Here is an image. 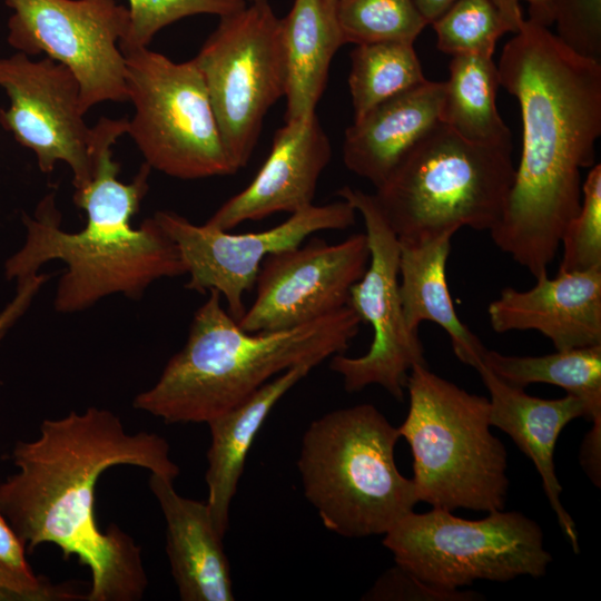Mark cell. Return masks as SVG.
<instances>
[{
  "label": "cell",
  "mask_w": 601,
  "mask_h": 601,
  "mask_svg": "<svg viewBox=\"0 0 601 601\" xmlns=\"http://www.w3.org/2000/svg\"><path fill=\"white\" fill-rule=\"evenodd\" d=\"M17 471L0 482V512L27 552L58 546L87 566L88 601L140 600L148 587L141 549L115 524L104 532L95 514L99 477L116 465H132L175 480L169 444L149 432L128 433L115 413L91 406L43 420L31 441L11 452Z\"/></svg>",
  "instance_id": "obj_1"
},
{
  "label": "cell",
  "mask_w": 601,
  "mask_h": 601,
  "mask_svg": "<svg viewBox=\"0 0 601 601\" xmlns=\"http://www.w3.org/2000/svg\"><path fill=\"white\" fill-rule=\"evenodd\" d=\"M346 43L414 42L427 22L412 0H337Z\"/></svg>",
  "instance_id": "obj_27"
},
{
  "label": "cell",
  "mask_w": 601,
  "mask_h": 601,
  "mask_svg": "<svg viewBox=\"0 0 601 601\" xmlns=\"http://www.w3.org/2000/svg\"><path fill=\"white\" fill-rule=\"evenodd\" d=\"M0 601H18V599L0 583Z\"/></svg>",
  "instance_id": "obj_38"
},
{
  "label": "cell",
  "mask_w": 601,
  "mask_h": 601,
  "mask_svg": "<svg viewBox=\"0 0 601 601\" xmlns=\"http://www.w3.org/2000/svg\"><path fill=\"white\" fill-rule=\"evenodd\" d=\"M336 195L348 201L364 220L370 260L362 278L351 287L347 305L362 322L372 326L373 341L362 356L334 355L329 367L341 375L348 393L380 385L403 402L411 368L427 363L418 333L407 327L403 314L398 285L400 240L373 194L344 186Z\"/></svg>",
  "instance_id": "obj_11"
},
{
  "label": "cell",
  "mask_w": 601,
  "mask_h": 601,
  "mask_svg": "<svg viewBox=\"0 0 601 601\" xmlns=\"http://www.w3.org/2000/svg\"><path fill=\"white\" fill-rule=\"evenodd\" d=\"M506 22L510 32L516 33L525 20L520 7L521 1L529 4V19L550 27L554 23L552 0H491Z\"/></svg>",
  "instance_id": "obj_34"
},
{
  "label": "cell",
  "mask_w": 601,
  "mask_h": 601,
  "mask_svg": "<svg viewBox=\"0 0 601 601\" xmlns=\"http://www.w3.org/2000/svg\"><path fill=\"white\" fill-rule=\"evenodd\" d=\"M500 86L515 97L522 149L496 247L534 278L548 274L582 200L581 171L595 162L601 135V61L578 55L525 19L502 50Z\"/></svg>",
  "instance_id": "obj_2"
},
{
  "label": "cell",
  "mask_w": 601,
  "mask_h": 601,
  "mask_svg": "<svg viewBox=\"0 0 601 601\" xmlns=\"http://www.w3.org/2000/svg\"><path fill=\"white\" fill-rule=\"evenodd\" d=\"M452 235L425 240L400 242L398 285L407 327L418 333L423 322H432L449 335L455 356L476 368L486 349L481 339L460 319L446 280V262Z\"/></svg>",
  "instance_id": "obj_23"
},
{
  "label": "cell",
  "mask_w": 601,
  "mask_h": 601,
  "mask_svg": "<svg viewBox=\"0 0 601 601\" xmlns=\"http://www.w3.org/2000/svg\"><path fill=\"white\" fill-rule=\"evenodd\" d=\"M421 16L428 23H433L442 16L455 0H412Z\"/></svg>",
  "instance_id": "obj_37"
},
{
  "label": "cell",
  "mask_w": 601,
  "mask_h": 601,
  "mask_svg": "<svg viewBox=\"0 0 601 601\" xmlns=\"http://www.w3.org/2000/svg\"><path fill=\"white\" fill-rule=\"evenodd\" d=\"M535 280L526 290L505 287L489 304L496 333L538 331L556 351L601 344V267Z\"/></svg>",
  "instance_id": "obj_17"
},
{
  "label": "cell",
  "mask_w": 601,
  "mask_h": 601,
  "mask_svg": "<svg viewBox=\"0 0 601 601\" xmlns=\"http://www.w3.org/2000/svg\"><path fill=\"white\" fill-rule=\"evenodd\" d=\"M383 545L395 564L445 589L541 578L552 562L539 523L516 511H493L481 520L437 508L412 511L384 534Z\"/></svg>",
  "instance_id": "obj_8"
},
{
  "label": "cell",
  "mask_w": 601,
  "mask_h": 601,
  "mask_svg": "<svg viewBox=\"0 0 601 601\" xmlns=\"http://www.w3.org/2000/svg\"><path fill=\"white\" fill-rule=\"evenodd\" d=\"M556 37L571 50L601 61V0H552Z\"/></svg>",
  "instance_id": "obj_32"
},
{
  "label": "cell",
  "mask_w": 601,
  "mask_h": 601,
  "mask_svg": "<svg viewBox=\"0 0 601 601\" xmlns=\"http://www.w3.org/2000/svg\"><path fill=\"white\" fill-rule=\"evenodd\" d=\"M127 129L128 120L106 117L93 127V176L73 194L75 205L86 211L85 227L63 230L55 195L49 194L32 217L23 215L24 242L4 263L6 278L19 282L47 262H63L66 272L53 297L59 313L86 311L114 294L139 298L154 282L187 274L176 243L154 216L138 228L131 226L151 168L145 162L129 184L117 179L120 165L111 149Z\"/></svg>",
  "instance_id": "obj_3"
},
{
  "label": "cell",
  "mask_w": 601,
  "mask_h": 601,
  "mask_svg": "<svg viewBox=\"0 0 601 601\" xmlns=\"http://www.w3.org/2000/svg\"><path fill=\"white\" fill-rule=\"evenodd\" d=\"M398 428L372 404L334 410L303 434L297 469L304 495L329 531L385 534L418 502L397 469Z\"/></svg>",
  "instance_id": "obj_5"
},
{
  "label": "cell",
  "mask_w": 601,
  "mask_h": 601,
  "mask_svg": "<svg viewBox=\"0 0 601 601\" xmlns=\"http://www.w3.org/2000/svg\"><path fill=\"white\" fill-rule=\"evenodd\" d=\"M426 80L412 42L356 45L351 52L348 76L354 120Z\"/></svg>",
  "instance_id": "obj_26"
},
{
  "label": "cell",
  "mask_w": 601,
  "mask_h": 601,
  "mask_svg": "<svg viewBox=\"0 0 601 601\" xmlns=\"http://www.w3.org/2000/svg\"><path fill=\"white\" fill-rule=\"evenodd\" d=\"M368 260L367 236L362 233L338 244L315 238L267 255L255 280V299L237 321L239 328L285 331L342 309Z\"/></svg>",
  "instance_id": "obj_15"
},
{
  "label": "cell",
  "mask_w": 601,
  "mask_h": 601,
  "mask_svg": "<svg viewBox=\"0 0 601 601\" xmlns=\"http://www.w3.org/2000/svg\"><path fill=\"white\" fill-rule=\"evenodd\" d=\"M332 147L316 114L285 121L273 137L270 152L253 181L226 200L205 225L229 230L246 220L277 213L294 214L313 205Z\"/></svg>",
  "instance_id": "obj_16"
},
{
  "label": "cell",
  "mask_w": 601,
  "mask_h": 601,
  "mask_svg": "<svg viewBox=\"0 0 601 601\" xmlns=\"http://www.w3.org/2000/svg\"><path fill=\"white\" fill-rule=\"evenodd\" d=\"M150 491L166 522V552L183 601H233L230 565L205 502L181 496L174 480L150 473Z\"/></svg>",
  "instance_id": "obj_19"
},
{
  "label": "cell",
  "mask_w": 601,
  "mask_h": 601,
  "mask_svg": "<svg viewBox=\"0 0 601 601\" xmlns=\"http://www.w3.org/2000/svg\"><path fill=\"white\" fill-rule=\"evenodd\" d=\"M432 26L437 48L451 56L493 57L497 40L510 32L491 0H455Z\"/></svg>",
  "instance_id": "obj_28"
},
{
  "label": "cell",
  "mask_w": 601,
  "mask_h": 601,
  "mask_svg": "<svg viewBox=\"0 0 601 601\" xmlns=\"http://www.w3.org/2000/svg\"><path fill=\"white\" fill-rule=\"evenodd\" d=\"M512 147L467 140L440 122L373 194L400 242L491 231L503 214L515 166Z\"/></svg>",
  "instance_id": "obj_7"
},
{
  "label": "cell",
  "mask_w": 601,
  "mask_h": 601,
  "mask_svg": "<svg viewBox=\"0 0 601 601\" xmlns=\"http://www.w3.org/2000/svg\"><path fill=\"white\" fill-rule=\"evenodd\" d=\"M580 463L590 480L600 487L601 481V422L592 423L580 449Z\"/></svg>",
  "instance_id": "obj_36"
},
{
  "label": "cell",
  "mask_w": 601,
  "mask_h": 601,
  "mask_svg": "<svg viewBox=\"0 0 601 601\" xmlns=\"http://www.w3.org/2000/svg\"><path fill=\"white\" fill-rule=\"evenodd\" d=\"M26 553V546L0 512V583L18 601L87 600V594L78 592L75 587L56 585L36 574Z\"/></svg>",
  "instance_id": "obj_31"
},
{
  "label": "cell",
  "mask_w": 601,
  "mask_h": 601,
  "mask_svg": "<svg viewBox=\"0 0 601 601\" xmlns=\"http://www.w3.org/2000/svg\"><path fill=\"white\" fill-rule=\"evenodd\" d=\"M444 82L426 80L372 108L345 130L343 161L380 186L401 159L441 121Z\"/></svg>",
  "instance_id": "obj_20"
},
{
  "label": "cell",
  "mask_w": 601,
  "mask_h": 601,
  "mask_svg": "<svg viewBox=\"0 0 601 601\" xmlns=\"http://www.w3.org/2000/svg\"><path fill=\"white\" fill-rule=\"evenodd\" d=\"M194 60L226 152L238 171L252 157L266 114L285 96L280 19L269 1L250 2L219 17Z\"/></svg>",
  "instance_id": "obj_10"
},
{
  "label": "cell",
  "mask_w": 601,
  "mask_h": 601,
  "mask_svg": "<svg viewBox=\"0 0 601 601\" xmlns=\"http://www.w3.org/2000/svg\"><path fill=\"white\" fill-rule=\"evenodd\" d=\"M286 69L285 121L314 114L326 88L329 66L346 43L337 14V0H294L280 19Z\"/></svg>",
  "instance_id": "obj_22"
},
{
  "label": "cell",
  "mask_w": 601,
  "mask_h": 601,
  "mask_svg": "<svg viewBox=\"0 0 601 601\" xmlns=\"http://www.w3.org/2000/svg\"><path fill=\"white\" fill-rule=\"evenodd\" d=\"M45 284L46 277L41 274L28 277L17 283V292L14 297L0 312V341L26 313L31 302Z\"/></svg>",
  "instance_id": "obj_35"
},
{
  "label": "cell",
  "mask_w": 601,
  "mask_h": 601,
  "mask_svg": "<svg viewBox=\"0 0 601 601\" xmlns=\"http://www.w3.org/2000/svg\"><path fill=\"white\" fill-rule=\"evenodd\" d=\"M245 1L250 3V2L269 1V0H245Z\"/></svg>",
  "instance_id": "obj_39"
},
{
  "label": "cell",
  "mask_w": 601,
  "mask_h": 601,
  "mask_svg": "<svg viewBox=\"0 0 601 601\" xmlns=\"http://www.w3.org/2000/svg\"><path fill=\"white\" fill-rule=\"evenodd\" d=\"M12 10L8 42L27 56L45 52L80 85L86 114L104 101L128 100L126 62L119 49L129 10L117 0H4Z\"/></svg>",
  "instance_id": "obj_12"
},
{
  "label": "cell",
  "mask_w": 601,
  "mask_h": 601,
  "mask_svg": "<svg viewBox=\"0 0 601 601\" xmlns=\"http://www.w3.org/2000/svg\"><path fill=\"white\" fill-rule=\"evenodd\" d=\"M194 315L184 347L134 407L166 423H207L288 368H312L346 351L363 323L345 306L304 325L276 332L239 328L210 289Z\"/></svg>",
  "instance_id": "obj_4"
},
{
  "label": "cell",
  "mask_w": 601,
  "mask_h": 601,
  "mask_svg": "<svg viewBox=\"0 0 601 601\" xmlns=\"http://www.w3.org/2000/svg\"><path fill=\"white\" fill-rule=\"evenodd\" d=\"M481 363L512 386H559L584 403L589 422H601V344L541 356L504 355L486 348Z\"/></svg>",
  "instance_id": "obj_25"
},
{
  "label": "cell",
  "mask_w": 601,
  "mask_h": 601,
  "mask_svg": "<svg viewBox=\"0 0 601 601\" xmlns=\"http://www.w3.org/2000/svg\"><path fill=\"white\" fill-rule=\"evenodd\" d=\"M311 370L306 365L288 368L207 422L210 444L205 475L206 503L220 535L224 536L228 529L230 504L254 439L274 405Z\"/></svg>",
  "instance_id": "obj_21"
},
{
  "label": "cell",
  "mask_w": 601,
  "mask_h": 601,
  "mask_svg": "<svg viewBox=\"0 0 601 601\" xmlns=\"http://www.w3.org/2000/svg\"><path fill=\"white\" fill-rule=\"evenodd\" d=\"M356 213L344 199L311 205L270 229L249 234L198 226L168 210L156 211L154 217L180 252L189 275L186 288L201 294L217 289L229 315L238 321L246 311L243 295L255 286L267 255L294 248L316 231L346 229L355 224Z\"/></svg>",
  "instance_id": "obj_13"
},
{
  "label": "cell",
  "mask_w": 601,
  "mask_h": 601,
  "mask_svg": "<svg viewBox=\"0 0 601 601\" xmlns=\"http://www.w3.org/2000/svg\"><path fill=\"white\" fill-rule=\"evenodd\" d=\"M122 55L135 107L127 134L146 164L179 179L236 174L194 58L174 62L147 47Z\"/></svg>",
  "instance_id": "obj_9"
},
{
  "label": "cell",
  "mask_w": 601,
  "mask_h": 601,
  "mask_svg": "<svg viewBox=\"0 0 601 601\" xmlns=\"http://www.w3.org/2000/svg\"><path fill=\"white\" fill-rule=\"evenodd\" d=\"M405 390L410 405L397 428L412 452L418 502L449 511L504 510L508 452L491 432L489 398L421 364L411 368Z\"/></svg>",
  "instance_id": "obj_6"
},
{
  "label": "cell",
  "mask_w": 601,
  "mask_h": 601,
  "mask_svg": "<svg viewBox=\"0 0 601 601\" xmlns=\"http://www.w3.org/2000/svg\"><path fill=\"white\" fill-rule=\"evenodd\" d=\"M364 600L477 601L483 595L472 590L445 589L431 584L395 564L367 591Z\"/></svg>",
  "instance_id": "obj_33"
},
{
  "label": "cell",
  "mask_w": 601,
  "mask_h": 601,
  "mask_svg": "<svg viewBox=\"0 0 601 601\" xmlns=\"http://www.w3.org/2000/svg\"><path fill=\"white\" fill-rule=\"evenodd\" d=\"M559 272H583L601 267V164H594L582 183L578 214L561 237Z\"/></svg>",
  "instance_id": "obj_29"
},
{
  "label": "cell",
  "mask_w": 601,
  "mask_h": 601,
  "mask_svg": "<svg viewBox=\"0 0 601 601\" xmlns=\"http://www.w3.org/2000/svg\"><path fill=\"white\" fill-rule=\"evenodd\" d=\"M0 87L10 106L0 109V125L36 155L50 174L57 161L69 165L75 189L93 176V129L83 119L80 85L62 63L46 57L33 61L17 52L0 58Z\"/></svg>",
  "instance_id": "obj_14"
},
{
  "label": "cell",
  "mask_w": 601,
  "mask_h": 601,
  "mask_svg": "<svg viewBox=\"0 0 601 601\" xmlns=\"http://www.w3.org/2000/svg\"><path fill=\"white\" fill-rule=\"evenodd\" d=\"M449 71L441 121L467 140L512 147L510 129L496 108L500 80L493 58L452 56Z\"/></svg>",
  "instance_id": "obj_24"
},
{
  "label": "cell",
  "mask_w": 601,
  "mask_h": 601,
  "mask_svg": "<svg viewBox=\"0 0 601 601\" xmlns=\"http://www.w3.org/2000/svg\"><path fill=\"white\" fill-rule=\"evenodd\" d=\"M245 0H129V27L119 41L121 52L148 47L164 27L195 14L227 16L243 9Z\"/></svg>",
  "instance_id": "obj_30"
},
{
  "label": "cell",
  "mask_w": 601,
  "mask_h": 601,
  "mask_svg": "<svg viewBox=\"0 0 601 601\" xmlns=\"http://www.w3.org/2000/svg\"><path fill=\"white\" fill-rule=\"evenodd\" d=\"M475 370L490 394L491 426L506 433L532 461L561 529L579 553L575 523L560 499L563 489L555 473L554 449L566 424L587 418L584 403L571 394L550 400L532 396L524 388L503 382L482 363Z\"/></svg>",
  "instance_id": "obj_18"
}]
</instances>
